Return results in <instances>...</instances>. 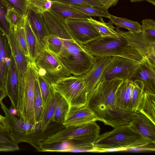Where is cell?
<instances>
[{"label":"cell","mask_w":155,"mask_h":155,"mask_svg":"<svg viewBox=\"0 0 155 155\" xmlns=\"http://www.w3.org/2000/svg\"><path fill=\"white\" fill-rule=\"evenodd\" d=\"M37 72L33 62L30 61L19 87L17 109L25 121L35 124L34 99Z\"/></svg>","instance_id":"obj_5"},{"label":"cell","mask_w":155,"mask_h":155,"mask_svg":"<svg viewBox=\"0 0 155 155\" xmlns=\"http://www.w3.org/2000/svg\"><path fill=\"white\" fill-rule=\"evenodd\" d=\"M141 31L146 37L155 40V21L151 19L143 20L142 22Z\"/></svg>","instance_id":"obj_42"},{"label":"cell","mask_w":155,"mask_h":155,"mask_svg":"<svg viewBox=\"0 0 155 155\" xmlns=\"http://www.w3.org/2000/svg\"><path fill=\"white\" fill-rule=\"evenodd\" d=\"M129 125L143 138L155 143V124L145 115L137 111Z\"/></svg>","instance_id":"obj_13"},{"label":"cell","mask_w":155,"mask_h":155,"mask_svg":"<svg viewBox=\"0 0 155 155\" xmlns=\"http://www.w3.org/2000/svg\"><path fill=\"white\" fill-rule=\"evenodd\" d=\"M26 18L38 40L45 48L44 38L48 34L42 14L35 12L29 5Z\"/></svg>","instance_id":"obj_20"},{"label":"cell","mask_w":155,"mask_h":155,"mask_svg":"<svg viewBox=\"0 0 155 155\" xmlns=\"http://www.w3.org/2000/svg\"><path fill=\"white\" fill-rule=\"evenodd\" d=\"M123 81L114 79L99 82L88 94L85 105L97 120L114 128L129 125L137 111L122 109L117 106L116 93Z\"/></svg>","instance_id":"obj_1"},{"label":"cell","mask_w":155,"mask_h":155,"mask_svg":"<svg viewBox=\"0 0 155 155\" xmlns=\"http://www.w3.org/2000/svg\"><path fill=\"white\" fill-rule=\"evenodd\" d=\"M52 86L54 89L65 99L70 107L85 106L88 94L84 79L81 75H72L61 79Z\"/></svg>","instance_id":"obj_9"},{"label":"cell","mask_w":155,"mask_h":155,"mask_svg":"<svg viewBox=\"0 0 155 155\" xmlns=\"http://www.w3.org/2000/svg\"><path fill=\"white\" fill-rule=\"evenodd\" d=\"M50 11L65 21L69 18L87 19L89 17L71 7L69 5L57 1H53Z\"/></svg>","instance_id":"obj_23"},{"label":"cell","mask_w":155,"mask_h":155,"mask_svg":"<svg viewBox=\"0 0 155 155\" xmlns=\"http://www.w3.org/2000/svg\"><path fill=\"white\" fill-rule=\"evenodd\" d=\"M12 28H13L15 37L21 49L29 59V54L24 25Z\"/></svg>","instance_id":"obj_38"},{"label":"cell","mask_w":155,"mask_h":155,"mask_svg":"<svg viewBox=\"0 0 155 155\" xmlns=\"http://www.w3.org/2000/svg\"><path fill=\"white\" fill-rule=\"evenodd\" d=\"M139 63V62L122 57H112L99 82L114 79H121L123 81L129 80Z\"/></svg>","instance_id":"obj_10"},{"label":"cell","mask_w":155,"mask_h":155,"mask_svg":"<svg viewBox=\"0 0 155 155\" xmlns=\"http://www.w3.org/2000/svg\"><path fill=\"white\" fill-rule=\"evenodd\" d=\"M120 31L126 37L129 44L136 49L143 57L155 52V41L145 36L141 31L136 33L121 30Z\"/></svg>","instance_id":"obj_16"},{"label":"cell","mask_w":155,"mask_h":155,"mask_svg":"<svg viewBox=\"0 0 155 155\" xmlns=\"http://www.w3.org/2000/svg\"><path fill=\"white\" fill-rule=\"evenodd\" d=\"M70 106L61 95L52 117V121L63 125Z\"/></svg>","instance_id":"obj_31"},{"label":"cell","mask_w":155,"mask_h":155,"mask_svg":"<svg viewBox=\"0 0 155 155\" xmlns=\"http://www.w3.org/2000/svg\"><path fill=\"white\" fill-rule=\"evenodd\" d=\"M8 9V7L3 1L0 0V29L6 36L9 35L11 28L6 18Z\"/></svg>","instance_id":"obj_40"},{"label":"cell","mask_w":155,"mask_h":155,"mask_svg":"<svg viewBox=\"0 0 155 155\" xmlns=\"http://www.w3.org/2000/svg\"><path fill=\"white\" fill-rule=\"evenodd\" d=\"M9 9H12L26 18L30 0H2Z\"/></svg>","instance_id":"obj_36"},{"label":"cell","mask_w":155,"mask_h":155,"mask_svg":"<svg viewBox=\"0 0 155 155\" xmlns=\"http://www.w3.org/2000/svg\"><path fill=\"white\" fill-rule=\"evenodd\" d=\"M65 21L73 39L80 44L83 45L101 37L87 19L69 18Z\"/></svg>","instance_id":"obj_11"},{"label":"cell","mask_w":155,"mask_h":155,"mask_svg":"<svg viewBox=\"0 0 155 155\" xmlns=\"http://www.w3.org/2000/svg\"><path fill=\"white\" fill-rule=\"evenodd\" d=\"M12 54L7 36L0 29V87L5 88V77Z\"/></svg>","instance_id":"obj_21"},{"label":"cell","mask_w":155,"mask_h":155,"mask_svg":"<svg viewBox=\"0 0 155 155\" xmlns=\"http://www.w3.org/2000/svg\"><path fill=\"white\" fill-rule=\"evenodd\" d=\"M33 63L37 73L52 85L60 80L72 75L57 55L46 48L43 49Z\"/></svg>","instance_id":"obj_7"},{"label":"cell","mask_w":155,"mask_h":155,"mask_svg":"<svg viewBox=\"0 0 155 155\" xmlns=\"http://www.w3.org/2000/svg\"><path fill=\"white\" fill-rule=\"evenodd\" d=\"M30 61L34 62L44 48L42 46L32 30L26 18L24 25Z\"/></svg>","instance_id":"obj_25"},{"label":"cell","mask_w":155,"mask_h":155,"mask_svg":"<svg viewBox=\"0 0 155 155\" xmlns=\"http://www.w3.org/2000/svg\"><path fill=\"white\" fill-rule=\"evenodd\" d=\"M103 7L107 9L115 5L119 0H100Z\"/></svg>","instance_id":"obj_45"},{"label":"cell","mask_w":155,"mask_h":155,"mask_svg":"<svg viewBox=\"0 0 155 155\" xmlns=\"http://www.w3.org/2000/svg\"><path fill=\"white\" fill-rule=\"evenodd\" d=\"M61 97V95L54 89L49 101L44 108L41 118L39 122L41 131L42 133L45 131L52 121Z\"/></svg>","instance_id":"obj_24"},{"label":"cell","mask_w":155,"mask_h":155,"mask_svg":"<svg viewBox=\"0 0 155 155\" xmlns=\"http://www.w3.org/2000/svg\"><path fill=\"white\" fill-rule=\"evenodd\" d=\"M129 80L141 81L144 85V92L155 94V70L139 62L137 68Z\"/></svg>","instance_id":"obj_19"},{"label":"cell","mask_w":155,"mask_h":155,"mask_svg":"<svg viewBox=\"0 0 155 155\" xmlns=\"http://www.w3.org/2000/svg\"><path fill=\"white\" fill-rule=\"evenodd\" d=\"M109 21L117 26V28H124L132 33H136L141 31V25L137 21H133L127 18L116 16L110 14L108 18Z\"/></svg>","instance_id":"obj_28"},{"label":"cell","mask_w":155,"mask_h":155,"mask_svg":"<svg viewBox=\"0 0 155 155\" xmlns=\"http://www.w3.org/2000/svg\"><path fill=\"white\" fill-rule=\"evenodd\" d=\"M8 131L5 117L0 114V132Z\"/></svg>","instance_id":"obj_46"},{"label":"cell","mask_w":155,"mask_h":155,"mask_svg":"<svg viewBox=\"0 0 155 155\" xmlns=\"http://www.w3.org/2000/svg\"><path fill=\"white\" fill-rule=\"evenodd\" d=\"M87 20L92 24L101 37H108L118 38L119 33L115 30L113 24L109 22H106L102 17L99 21L89 17Z\"/></svg>","instance_id":"obj_27"},{"label":"cell","mask_w":155,"mask_h":155,"mask_svg":"<svg viewBox=\"0 0 155 155\" xmlns=\"http://www.w3.org/2000/svg\"><path fill=\"white\" fill-rule=\"evenodd\" d=\"M137 111L145 115L155 124V94L144 92Z\"/></svg>","instance_id":"obj_26"},{"label":"cell","mask_w":155,"mask_h":155,"mask_svg":"<svg viewBox=\"0 0 155 155\" xmlns=\"http://www.w3.org/2000/svg\"><path fill=\"white\" fill-rule=\"evenodd\" d=\"M9 110L10 112L13 115L15 116H17L19 117H20V115L19 112L16 108L11 106L9 108Z\"/></svg>","instance_id":"obj_48"},{"label":"cell","mask_w":155,"mask_h":155,"mask_svg":"<svg viewBox=\"0 0 155 155\" xmlns=\"http://www.w3.org/2000/svg\"><path fill=\"white\" fill-rule=\"evenodd\" d=\"M45 48L57 55L60 52L62 47V39L53 35H49L44 38Z\"/></svg>","instance_id":"obj_37"},{"label":"cell","mask_w":155,"mask_h":155,"mask_svg":"<svg viewBox=\"0 0 155 155\" xmlns=\"http://www.w3.org/2000/svg\"><path fill=\"white\" fill-rule=\"evenodd\" d=\"M52 3V0H30V5L33 10L41 14L50 11Z\"/></svg>","instance_id":"obj_41"},{"label":"cell","mask_w":155,"mask_h":155,"mask_svg":"<svg viewBox=\"0 0 155 155\" xmlns=\"http://www.w3.org/2000/svg\"><path fill=\"white\" fill-rule=\"evenodd\" d=\"M130 1L133 2H141L144 1H146L150 3L153 5H155V0H130Z\"/></svg>","instance_id":"obj_49"},{"label":"cell","mask_w":155,"mask_h":155,"mask_svg":"<svg viewBox=\"0 0 155 155\" xmlns=\"http://www.w3.org/2000/svg\"><path fill=\"white\" fill-rule=\"evenodd\" d=\"M97 120L85 106L70 107L63 125L66 127L83 125Z\"/></svg>","instance_id":"obj_18"},{"label":"cell","mask_w":155,"mask_h":155,"mask_svg":"<svg viewBox=\"0 0 155 155\" xmlns=\"http://www.w3.org/2000/svg\"><path fill=\"white\" fill-rule=\"evenodd\" d=\"M61 50L57 55L64 65L74 75H81L92 68L96 57L73 39H62Z\"/></svg>","instance_id":"obj_4"},{"label":"cell","mask_w":155,"mask_h":155,"mask_svg":"<svg viewBox=\"0 0 155 155\" xmlns=\"http://www.w3.org/2000/svg\"><path fill=\"white\" fill-rule=\"evenodd\" d=\"M0 148L5 152L19 150L18 143L11 136L8 131L0 132Z\"/></svg>","instance_id":"obj_34"},{"label":"cell","mask_w":155,"mask_h":155,"mask_svg":"<svg viewBox=\"0 0 155 155\" xmlns=\"http://www.w3.org/2000/svg\"><path fill=\"white\" fill-rule=\"evenodd\" d=\"M133 86L134 82L130 80L123 81L119 86L116 93V103L120 108L132 111L131 101Z\"/></svg>","instance_id":"obj_22"},{"label":"cell","mask_w":155,"mask_h":155,"mask_svg":"<svg viewBox=\"0 0 155 155\" xmlns=\"http://www.w3.org/2000/svg\"><path fill=\"white\" fill-rule=\"evenodd\" d=\"M95 57L91 69L81 75L84 79L85 87L88 94L99 82L102 74L111 59L110 57Z\"/></svg>","instance_id":"obj_12"},{"label":"cell","mask_w":155,"mask_h":155,"mask_svg":"<svg viewBox=\"0 0 155 155\" xmlns=\"http://www.w3.org/2000/svg\"><path fill=\"white\" fill-rule=\"evenodd\" d=\"M133 81L134 86L131 101V109L132 111H137L144 94V85L140 81Z\"/></svg>","instance_id":"obj_33"},{"label":"cell","mask_w":155,"mask_h":155,"mask_svg":"<svg viewBox=\"0 0 155 155\" xmlns=\"http://www.w3.org/2000/svg\"><path fill=\"white\" fill-rule=\"evenodd\" d=\"M49 35H55L63 39H73L64 21L50 11L42 14Z\"/></svg>","instance_id":"obj_15"},{"label":"cell","mask_w":155,"mask_h":155,"mask_svg":"<svg viewBox=\"0 0 155 155\" xmlns=\"http://www.w3.org/2000/svg\"><path fill=\"white\" fill-rule=\"evenodd\" d=\"M70 5L72 8L89 17L108 18L110 15L108 12V9L104 7L81 5Z\"/></svg>","instance_id":"obj_29"},{"label":"cell","mask_w":155,"mask_h":155,"mask_svg":"<svg viewBox=\"0 0 155 155\" xmlns=\"http://www.w3.org/2000/svg\"><path fill=\"white\" fill-rule=\"evenodd\" d=\"M100 130L99 126L94 121L80 126L65 127L40 141L46 143L76 141L94 144L99 136Z\"/></svg>","instance_id":"obj_8"},{"label":"cell","mask_w":155,"mask_h":155,"mask_svg":"<svg viewBox=\"0 0 155 155\" xmlns=\"http://www.w3.org/2000/svg\"><path fill=\"white\" fill-rule=\"evenodd\" d=\"M37 74L43 101V109L49 101L54 89L52 86L47 81L37 73Z\"/></svg>","instance_id":"obj_35"},{"label":"cell","mask_w":155,"mask_h":155,"mask_svg":"<svg viewBox=\"0 0 155 155\" xmlns=\"http://www.w3.org/2000/svg\"><path fill=\"white\" fill-rule=\"evenodd\" d=\"M19 86L18 73L12 55L6 76L5 88L7 95L10 100L11 106L17 109Z\"/></svg>","instance_id":"obj_14"},{"label":"cell","mask_w":155,"mask_h":155,"mask_svg":"<svg viewBox=\"0 0 155 155\" xmlns=\"http://www.w3.org/2000/svg\"><path fill=\"white\" fill-rule=\"evenodd\" d=\"M34 105L36 123H39L43 113V101L37 78L35 83Z\"/></svg>","instance_id":"obj_32"},{"label":"cell","mask_w":155,"mask_h":155,"mask_svg":"<svg viewBox=\"0 0 155 155\" xmlns=\"http://www.w3.org/2000/svg\"><path fill=\"white\" fill-rule=\"evenodd\" d=\"M6 18L11 27H18L24 25L26 18L12 9L8 10Z\"/></svg>","instance_id":"obj_39"},{"label":"cell","mask_w":155,"mask_h":155,"mask_svg":"<svg viewBox=\"0 0 155 155\" xmlns=\"http://www.w3.org/2000/svg\"><path fill=\"white\" fill-rule=\"evenodd\" d=\"M143 59L152 67L155 68V52L150 53L147 56L143 57Z\"/></svg>","instance_id":"obj_44"},{"label":"cell","mask_w":155,"mask_h":155,"mask_svg":"<svg viewBox=\"0 0 155 155\" xmlns=\"http://www.w3.org/2000/svg\"><path fill=\"white\" fill-rule=\"evenodd\" d=\"M69 5H89L94 7H104L100 0H52Z\"/></svg>","instance_id":"obj_43"},{"label":"cell","mask_w":155,"mask_h":155,"mask_svg":"<svg viewBox=\"0 0 155 155\" xmlns=\"http://www.w3.org/2000/svg\"><path fill=\"white\" fill-rule=\"evenodd\" d=\"M116 29L119 34L118 38L101 36L83 45L95 57L118 56L140 61L143 57L129 44L120 30Z\"/></svg>","instance_id":"obj_2"},{"label":"cell","mask_w":155,"mask_h":155,"mask_svg":"<svg viewBox=\"0 0 155 155\" xmlns=\"http://www.w3.org/2000/svg\"><path fill=\"white\" fill-rule=\"evenodd\" d=\"M150 143L134 131L129 125H124L99 135L94 143V152L120 151Z\"/></svg>","instance_id":"obj_3"},{"label":"cell","mask_w":155,"mask_h":155,"mask_svg":"<svg viewBox=\"0 0 155 155\" xmlns=\"http://www.w3.org/2000/svg\"><path fill=\"white\" fill-rule=\"evenodd\" d=\"M74 144L72 141H69L46 143L40 140L38 143L39 148L38 151L63 152L64 150L71 148Z\"/></svg>","instance_id":"obj_30"},{"label":"cell","mask_w":155,"mask_h":155,"mask_svg":"<svg viewBox=\"0 0 155 155\" xmlns=\"http://www.w3.org/2000/svg\"><path fill=\"white\" fill-rule=\"evenodd\" d=\"M0 104L5 114L8 131L14 140L18 143H28L38 151V141L36 138L39 130L41 131L39 123L31 124L25 121L21 117L18 118L10 112L2 101Z\"/></svg>","instance_id":"obj_6"},{"label":"cell","mask_w":155,"mask_h":155,"mask_svg":"<svg viewBox=\"0 0 155 155\" xmlns=\"http://www.w3.org/2000/svg\"><path fill=\"white\" fill-rule=\"evenodd\" d=\"M7 96L5 88L0 87V104L3 99Z\"/></svg>","instance_id":"obj_47"},{"label":"cell","mask_w":155,"mask_h":155,"mask_svg":"<svg viewBox=\"0 0 155 155\" xmlns=\"http://www.w3.org/2000/svg\"><path fill=\"white\" fill-rule=\"evenodd\" d=\"M7 36L18 73L19 86L21 84L23 75L28 68L30 61L21 49L12 28L11 27L10 33Z\"/></svg>","instance_id":"obj_17"}]
</instances>
